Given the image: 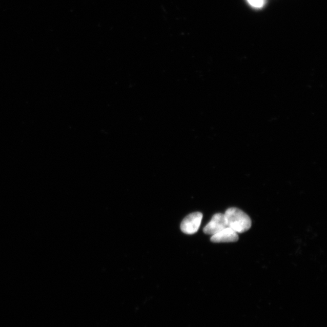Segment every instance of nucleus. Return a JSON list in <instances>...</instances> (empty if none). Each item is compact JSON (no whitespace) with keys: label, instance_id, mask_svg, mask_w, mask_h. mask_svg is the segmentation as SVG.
<instances>
[{"label":"nucleus","instance_id":"1","mask_svg":"<svg viewBox=\"0 0 327 327\" xmlns=\"http://www.w3.org/2000/svg\"><path fill=\"white\" fill-rule=\"evenodd\" d=\"M224 216L228 227L237 233H244L251 228V219L241 210L230 208L226 210Z\"/></svg>","mask_w":327,"mask_h":327},{"label":"nucleus","instance_id":"3","mask_svg":"<svg viewBox=\"0 0 327 327\" xmlns=\"http://www.w3.org/2000/svg\"><path fill=\"white\" fill-rule=\"evenodd\" d=\"M226 228H228V224H227L224 214L216 213L213 215L211 221L203 228V231L206 234L212 236Z\"/></svg>","mask_w":327,"mask_h":327},{"label":"nucleus","instance_id":"5","mask_svg":"<svg viewBox=\"0 0 327 327\" xmlns=\"http://www.w3.org/2000/svg\"><path fill=\"white\" fill-rule=\"evenodd\" d=\"M249 3L252 6L256 8H262L264 5L265 0H248Z\"/></svg>","mask_w":327,"mask_h":327},{"label":"nucleus","instance_id":"4","mask_svg":"<svg viewBox=\"0 0 327 327\" xmlns=\"http://www.w3.org/2000/svg\"><path fill=\"white\" fill-rule=\"evenodd\" d=\"M239 239L238 233L231 228H226L221 232L216 233L211 237V241L213 242H236Z\"/></svg>","mask_w":327,"mask_h":327},{"label":"nucleus","instance_id":"2","mask_svg":"<svg viewBox=\"0 0 327 327\" xmlns=\"http://www.w3.org/2000/svg\"><path fill=\"white\" fill-rule=\"evenodd\" d=\"M202 214L200 212L191 213L183 219L181 224V230L183 233L192 235L198 232L201 226Z\"/></svg>","mask_w":327,"mask_h":327}]
</instances>
